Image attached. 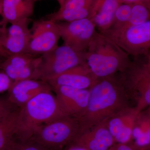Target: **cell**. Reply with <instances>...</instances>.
<instances>
[{
  "instance_id": "obj_1",
  "label": "cell",
  "mask_w": 150,
  "mask_h": 150,
  "mask_svg": "<svg viewBox=\"0 0 150 150\" xmlns=\"http://www.w3.org/2000/svg\"><path fill=\"white\" fill-rule=\"evenodd\" d=\"M131 106L118 72L98 79L89 89L86 110L78 118L79 123L78 136Z\"/></svg>"
},
{
  "instance_id": "obj_2",
  "label": "cell",
  "mask_w": 150,
  "mask_h": 150,
  "mask_svg": "<svg viewBox=\"0 0 150 150\" xmlns=\"http://www.w3.org/2000/svg\"><path fill=\"white\" fill-rule=\"evenodd\" d=\"M66 115L52 91L42 92L18 108L14 138L28 141L38 127Z\"/></svg>"
},
{
  "instance_id": "obj_3",
  "label": "cell",
  "mask_w": 150,
  "mask_h": 150,
  "mask_svg": "<svg viewBox=\"0 0 150 150\" xmlns=\"http://www.w3.org/2000/svg\"><path fill=\"white\" fill-rule=\"evenodd\" d=\"M83 56L97 79L123 71L131 62L129 55L116 43L96 31Z\"/></svg>"
},
{
  "instance_id": "obj_4",
  "label": "cell",
  "mask_w": 150,
  "mask_h": 150,
  "mask_svg": "<svg viewBox=\"0 0 150 150\" xmlns=\"http://www.w3.org/2000/svg\"><path fill=\"white\" fill-rule=\"evenodd\" d=\"M118 74L125 93L137 112L149 107L150 55L134 58Z\"/></svg>"
},
{
  "instance_id": "obj_5",
  "label": "cell",
  "mask_w": 150,
  "mask_h": 150,
  "mask_svg": "<svg viewBox=\"0 0 150 150\" xmlns=\"http://www.w3.org/2000/svg\"><path fill=\"white\" fill-rule=\"evenodd\" d=\"M79 130L78 118L66 115L38 127L29 140L50 150H63L77 137Z\"/></svg>"
},
{
  "instance_id": "obj_6",
  "label": "cell",
  "mask_w": 150,
  "mask_h": 150,
  "mask_svg": "<svg viewBox=\"0 0 150 150\" xmlns=\"http://www.w3.org/2000/svg\"><path fill=\"white\" fill-rule=\"evenodd\" d=\"M85 62L83 54L77 53L64 44L40 55L31 79L45 82Z\"/></svg>"
},
{
  "instance_id": "obj_7",
  "label": "cell",
  "mask_w": 150,
  "mask_h": 150,
  "mask_svg": "<svg viewBox=\"0 0 150 150\" xmlns=\"http://www.w3.org/2000/svg\"><path fill=\"white\" fill-rule=\"evenodd\" d=\"M99 33L133 58L150 55V20L139 25Z\"/></svg>"
},
{
  "instance_id": "obj_8",
  "label": "cell",
  "mask_w": 150,
  "mask_h": 150,
  "mask_svg": "<svg viewBox=\"0 0 150 150\" xmlns=\"http://www.w3.org/2000/svg\"><path fill=\"white\" fill-rule=\"evenodd\" d=\"M56 23L64 44L80 54L87 49L96 31L95 25L88 18Z\"/></svg>"
},
{
  "instance_id": "obj_9",
  "label": "cell",
  "mask_w": 150,
  "mask_h": 150,
  "mask_svg": "<svg viewBox=\"0 0 150 150\" xmlns=\"http://www.w3.org/2000/svg\"><path fill=\"white\" fill-rule=\"evenodd\" d=\"M30 30L31 40L27 53L40 56L58 47L61 37L56 22L47 19L35 21Z\"/></svg>"
},
{
  "instance_id": "obj_10",
  "label": "cell",
  "mask_w": 150,
  "mask_h": 150,
  "mask_svg": "<svg viewBox=\"0 0 150 150\" xmlns=\"http://www.w3.org/2000/svg\"><path fill=\"white\" fill-rule=\"evenodd\" d=\"M40 61V56L28 53L11 55L0 64L3 70L13 82L31 79Z\"/></svg>"
},
{
  "instance_id": "obj_11",
  "label": "cell",
  "mask_w": 150,
  "mask_h": 150,
  "mask_svg": "<svg viewBox=\"0 0 150 150\" xmlns=\"http://www.w3.org/2000/svg\"><path fill=\"white\" fill-rule=\"evenodd\" d=\"M29 19L11 24L0 35V43L11 55L27 53L31 32L28 28Z\"/></svg>"
},
{
  "instance_id": "obj_12",
  "label": "cell",
  "mask_w": 150,
  "mask_h": 150,
  "mask_svg": "<svg viewBox=\"0 0 150 150\" xmlns=\"http://www.w3.org/2000/svg\"><path fill=\"white\" fill-rule=\"evenodd\" d=\"M51 88L56 93L62 110L67 115L78 118L83 113L88 103L89 90L79 89L65 86Z\"/></svg>"
},
{
  "instance_id": "obj_13",
  "label": "cell",
  "mask_w": 150,
  "mask_h": 150,
  "mask_svg": "<svg viewBox=\"0 0 150 150\" xmlns=\"http://www.w3.org/2000/svg\"><path fill=\"white\" fill-rule=\"evenodd\" d=\"M97 80L86 62L67 70L46 81L52 87L65 86L73 88L89 90Z\"/></svg>"
},
{
  "instance_id": "obj_14",
  "label": "cell",
  "mask_w": 150,
  "mask_h": 150,
  "mask_svg": "<svg viewBox=\"0 0 150 150\" xmlns=\"http://www.w3.org/2000/svg\"><path fill=\"white\" fill-rule=\"evenodd\" d=\"M52 91L46 82L30 79L13 82L8 91V101L13 107L20 108L38 94Z\"/></svg>"
},
{
  "instance_id": "obj_15",
  "label": "cell",
  "mask_w": 150,
  "mask_h": 150,
  "mask_svg": "<svg viewBox=\"0 0 150 150\" xmlns=\"http://www.w3.org/2000/svg\"><path fill=\"white\" fill-rule=\"evenodd\" d=\"M138 112L133 106L124 108L106 120L108 130L115 143L128 145Z\"/></svg>"
},
{
  "instance_id": "obj_16",
  "label": "cell",
  "mask_w": 150,
  "mask_h": 150,
  "mask_svg": "<svg viewBox=\"0 0 150 150\" xmlns=\"http://www.w3.org/2000/svg\"><path fill=\"white\" fill-rule=\"evenodd\" d=\"M94 0H58L60 8L47 16L55 22H71L89 18Z\"/></svg>"
},
{
  "instance_id": "obj_17",
  "label": "cell",
  "mask_w": 150,
  "mask_h": 150,
  "mask_svg": "<svg viewBox=\"0 0 150 150\" xmlns=\"http://www.w3.org/2000/svg\"><path fill=\"white\" fill-rule=\"evenodd\" d=\"M71 144L87 150H108L115 144L106 120L78 136Z\"/></svg>"
},
{
  "instance_id": "obj_18",
  "label": "cell",
  "mask_w": 150,
  "mask_h": 150,
  "mask_svg": "<svg viewBox=\"0 0 150 150\" xmlns=\"http://www.w3.org/2000/svg\"><path fill=\"white\" fill-rule=\"evenodd\" d=\"M35 0H2V20L1 21L3 33L10 24L25 19H29L34 12L37 2Z\"/></svg>"
},
{
  "instance_id": "obj_19",
  "label": "cell",
  "mask_w": 150,
  "mask_h": 150,
  "mask_svg": "<svg viewBox=\"0 0 150 150\" xmlns=\"http://www.w3.org/2000/svg\"><path fill=\"white\" fill-rule=\"evenodd\" d=\"M128 145L134 150H150V107L137 114Z\"/></svg>"
},
{
  "instance_id": "obj_20",
  "label": "cell",
  "mask_w": 150,
  "mask_h": 150,
  "mask_svg": "<svg viewBox=\"0 0 150 150\" xmlns=\"http://www.w3.org/2000/svg\"><path fill=\"white\" fill-rule=\"evenodd\" d=\"M121 4V0H94L89 19L94 24L99 32L110 28L115 11Z\"/></svg>"
},
{
  "instance_id": "obj_21",
  "label": "cell",
  "mask_w": 150,
  "mask_h": 150,
  "mask_svg": "<svg viewBox=\"0 0 150 150\" xmlns=\"http://www.w3.org/2000/svg\"><path fill=\"white\" fill-rule=\"evenodd\" d=\"M123 3L133 6L129 20L122 27L139 25L150 20L149 0H123Z\"/></svg>"
},
{
  "instance_id": "obj_22",
  "label": "cell",
  "mask_w": 150,
  "mask_h": 150,
  "mask_svg": "<svg viewBox=\"0 0 150 150\" xmlns=\"http://www.w3.org/2000/svg\"><path fill=\"white\" fill-rule=\"evenodd\" d=\"M18 108L13 109L0 120V150H5L14 135Z\"/></svg>"
},
{
  "instance_id": "obj_23",
  "label": "cell",
  "mask_w": 150,
  "mask_h": 150,
  "mask_svg": "<svg viewBox=\"0 0 150 150\" xmlns=\"http://www.w3.org/2000/svg\"><path fill=\"white\" fill-rule=\"evenodd\" d=\"M133 4H121L115 11L114 18L111 27L109 29H117L127 23L131 15Z\"/></svg>"
},
{
  "instance_id": "obj_24",
  "label": "cell",
  "mask_w": 150,
  "mask_h": 150,
  "mask_svg": "<svg viewBox=\"0 0 150 150\" xmlns=\"http://www.w3.org/2000/svg\"><path fill=\"white\" fill-rule=\"evenodd\" d=\"M5 150H50L31 140L21 142L13 138L8 146Z\"/></svg>"
},
{
  "instance_id": "obj_25",
  "label": "cell",
  "mask_w": 150,
  "mask_h": 150,
  "mask_svg": "<svg viewBox=\"0 0 150 150\" xmlns=\"http://www.w3.org/2000/svg\"><path fill=\"white\" fill-rule=\"evenodd\" d=\"M12 83L4 72L0 69V94L8 91Z\"/></svg>"
},
{
  "instance_id": "obj_26",
  "label": "cell",
  "mask_w": 150,
  "mask_h": 150,
  "mask_svg": "<svg viewBox=\"0 0 150 150\" xmlns=\"http://www.w3.org/2000/svg\"><path fill=\"white\" fill-rule=\"evenodd\" d=\"M14 107L11 105L7 98H0V120L13 110Z\"/></svg>"
},
{
  "instance_id": "obj_27",
  "label": "cell",
  "mask_w": 150,
  "mask_h": 150,
  "mask_svg": "<svg viewBox=\"0 0 150 150\" xmlns=\"http://www.w3.org/2000/svg\"><path fill=\"white\" fill-rule=\"evenodd\" d=\"M108 150H134L129 145L115 143Z\"/></svg>"
},
{
  "instance_id": "obj_28",
  "label": "cell",
  "mask_w": 150,
  "mask_h": 150,
  "mask_svg": "<svg viewBox=\"0 0 150 150\" xmlns=\"http://www.w3.org/2000/svg\"><path fill=\"white\" fill-rule=\"evenodd\" d=\"M63 150H87L86 149L80 146H77L74 144H70L69 145L65 148Z\"/></svg>"
},
{
  "instance_id": "obj_29",
  "label": "cell",
  "mask_w": 150,
  "mask_h": 150,
  "mask_svg": "<svg viewBox=\"0 0 150 150\" xmlns=\"http://www.w3.org/2000/svg\"><path fill=\"white\" fill-rule=\"evenodd\" d=\"M10 55H11V54L4 48L0 43V57L4 59H6Z\"/></svg>"
},
{
  "instance_id": "obj_30",
  "label": "cell",
  "mask_w": 150,
  "mask_h": 150,
  "mask_svg": "<svg viewBox=\"0 0 150 150\" xmlns=\"http://www.w3.org/2000/svg\"><path fill=\"white\" fill-rule=\"evenodd\" d=\"M2 5L3 2L2 0H0V15L1 16L2 12ZM3 31L2 30V26L1 22L0 21V35L2 34Z\"/></svg>"
},
{
  "instance_id": "obj_31",
  "label": "cell",
  "mask_w": 150,
  "mask_h": 150,
  "mask_svg": "<svg viewBox=\"0 0 150 150\" xmlns=\"http://www.w3.org/2000/svg\"><path fill=\"white\" fill-rule=\"evenodd\" d=\"M5 59H4V58H1L0 57V64H1V63H2V62H3V60H4Z\"/></svg>"
}]
</instances>
